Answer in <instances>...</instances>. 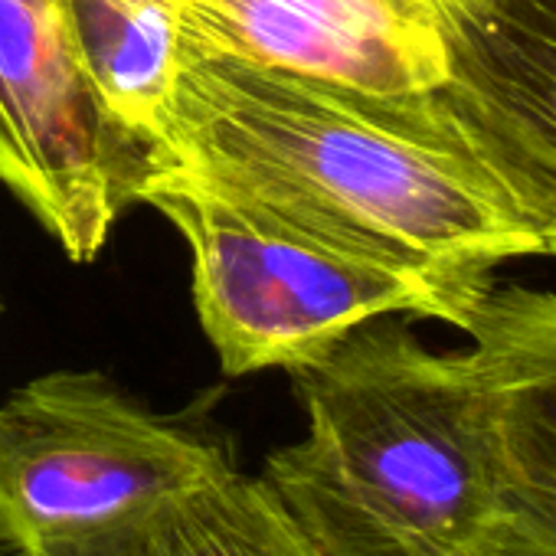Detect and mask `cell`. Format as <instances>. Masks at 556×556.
<instances>
[{
  "mask_svg": "<svg viewBox=\"0 0 556 556\" xmlns=\"http://www.w3.org/2000/svg\"><path fill=\"white\" fill-rule=\"evenodd\" d=\"M154 154L419 275L448 328L504 262L543 255L501 190L442 135L187 40Z\"/></svg>",
  "mask_w": 556,
  "mask_h": 556,
  "instance_id": "obj_1",
  "label": "cell"
},
{
  "mask_svg": "<svg viewBox=\"0 0 556 556\" xmlns=\"http://www.w3.org/2000/svg\"><path fill=\"white\" fill-rule=\"evenodd\" d=\"M387 315L289 370L305 439L262 478L321 556H465L494 514L491 416L462 351Z\"/></svg>",
  "mask_w": 556,
  "mask_h": 556,
  "instance_id": "obj_2",
  "label": "cell"
},
{
  "mask_svg": "<svg viewBox=\"0 0 556 556\" xmlns=\"http://www.w3.org/2000/svg\"><path fill=\"white\" fill-rule=\"evenodd\" d=\"M138 203L161 210L193 255V305L226 377L295 370L367 321L445 325L419 275L154 154Z\"/></svg>",
  "mask_w": 556,
  "mask_h": 556,
  "instance_id": "obj_3",
  "label": "cell"
},
{
  "mask_svg": "<svg viewBox=\"0 0 556 556\" xmlns=\"http://www.w3.org/2000/svg\"><path fill=\"white\" fill-rule=\"evenodd\" d=\"M239 468L229 439L96 370H53L0 403V527L21 556L105 530Z\"/></svg>",
  "mask_w": 556,
  "mask_h": 556,
  "instance_id": "obj_4",
  "label": "cell"
},
{
  "mask_svg": "<svg viewBox=\"0 0 556 556\" xmlns=\"http://www.w3.org/2000/svg\"><path fill=\"white\" fill-rule=\"evenodd\" d=\"M151 164L83 76L60 0H0V184L73 262L105 249Z\"/></svg>",
  "mask_w": 556,
  "mask_h": 556,
  "instance_id": "obj_5",
  "label": "cell"
},
{
  "mask_svg": "<svg viewBox=\"0 0 556 556\" xmlns=\"http://www.w3.org/2000/svg\"><path fill=\"white\" fill-rule=\"evenodd\" d=\"M184 40L325 96L435 128L448 79L439 0H180Z\"/></svg>",
  "mask_w": 556,
  "mask_h": 556,
  "instance_id": "obj_6",
  "label": "cell"
},
{
  "mask_svg": "<svg viewBox=\"0 0 556 556\" xmlns=\"http://www.w3.org/2000/svg\"><path fill=\"white\" fill-rule=\"evenodd\" d=\"M448 79L439 131L556 258V0H439Z\"/></svg>",
  "mask_w": 556,
  "mask_h": 556,
  "instance_id": "obj_7",
  "label": "cell"
},
{
  "mask_svg": "<svg viewBox=\"0 0 556 556\" xmlns=\"http://www.w3.org/2000/svg\"><path fill=\"white\" fill-rule=\"evenodd\" d=\"M491 416L494 514L465 556H556V289L494 282L455 328Z\"/></svg>",
  "mask_w": 556,
  "mask_h": 556,
  "instance_id": "obj_8",
  "label": "cell"
},
{
  "mask_svg": "<svg viewBox=\"0 0 556 556\" xmlns=\"http://www.w3.org/2000/svg\"><path fill=\"white\" fill-rule=\"evenodd\" d=\"M37 556H321L262 475L232 468Z\"/></svg>",
  "mask_w": 556,
  "mask_h": 556,
  "instance_id": "obj_9",
  "label": "cell"
},
{
  "mask_svg": "<svg viewBox=\"0 0 556 556\" xmlns=\"http://www.w3.org/2000/svg\"><path fill=\"white\" fill-rule=\"evenodd\" d=\"M83 76L109 115L157 148L184 53L180 0H60Z\"/></svg>",
  "mask_w": 556,
  "mask_h": 556,
  "instance_id": "obj_10",
  "label": "cell"
},
{
  "mask_svg": "<svg viewBox=\"0 0 556 556\" xmlns=\"http://www.w3.org/2000/svg\"><path fill=\"white\" fill-rule=\"evenodd\" d=\"M0 556H21L17 546L11 543V536L4 533V527H0Z\"/></svg>",
  "mask_w": 556,
  "mask_h": 556,
  "instance_id": "obj_11",
  "label": "cell"
},
{
  "mask_svg": "<svg viewBox=\"0 0 556 556\" xmlns=\"http://www.w3.org/2000/svg\"><path fill=\"white\" fill-rule=\"evenodd\" d=\"M0 312H4V302H0Z\"/></svg>",
  "mask_w": 556,
  "mask_h": 556,
  "instance_id": "obj_12",
  "label": "cell"
}]
</instances>
